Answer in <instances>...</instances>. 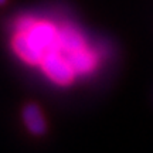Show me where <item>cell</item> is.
I'll list each match as a JSON object with an SVG mask.
<instances>
[{"label": "cell", "instance_id": "cell-8", "mask_svg": "<svg viewBox=\"0 0 153 153\" xmlns=\"http://www.w3.org/2000/svg\"><path fill=\"white\" fill-rule=\"evenodd\" d=\"M6 1H7V0H0V6H3L6 3Z\"/></svg>", "mask_w": 153, "mask_h": 153}, {"label": "cell", "instance_id": "cell-3", "mask_svg": "<svg viewBox=\"0 0 153 153\" xmlns=\"http://www.w3.org/2000/svg\"><path fill=\"white\" fill-rule=\"evenodd\" d=\"M65 58L68 60L70 65L72 67L75 75L76 74H88V72L94 71V68L98 64L97 54L87 47L68 53V54H65Z\"/></svg>", "mask_w": 153, "mask_h": 153}, {"label": "cell", "instance_id": "cell-5", "mask_svg": "<svg viewBox=\"0 0 153 153\" xmlns=\"http://www.w3.org/2000/svg\"><path fill=\"white\" fill-rule=\"evenodd\" d=\"M58 45L60 51L65 55L68 53L87 47V43L82 34L72 26H62L58 28Z\"/></svg>", "mask_w": 153, "mask_h": 153}, {"label": "cell", "instance_id": "cell-6", "mask_svg": "<svg viewBox=\"0 0 153 153\" xmlns=\"http://www.w3.org/2000/svg\"><path fill=\"white\" fill-rule=\"evenodd\" d=\"M23 120L27 126L30 133L33 135H43L47 129V123L44 119V115L41 109L36 104H28L23 109Z\"/></svg>", "mask_w": 153, "mask_h": 153}, {"label": "cell", "instance_id": "cell-4", "mask_svg": "<svg viewBox=\"0 0 153 153\" xmlns=\"http://www.w3.org/2000/svg\"><path fill=\"white\" fill-rule=\"evenodd\" d=\"M13 48H14V53L27 64H40L44 55L43 51L38 50L28 40L26 33H16V36L13 37Z\"/></svg>", "mask_w": 153, "mask_h": 153}, {"label": "cell", "instance_id": "cell-7", "mask_svg": "<svg viewBox=\"0 0 153 153\" xmlns=\"http://www.w3.org/2000/svg\"><path fill=\"white\" fill-rule=\"evenodd\" d=\"M37 22L33 17H20L16 22V31L17 33H26L28 28H31L34 23Z\"/></svg>", "mask_w": 153, "mask_h": 153}, {"label": "cell", "instance_id": "cell-2", "mask_svg": "<svg viewBox=\"0 0 153 153\" xmlns=\"http://www.w3.org/2000/svg\"><path fill=\"white\" fill-rule=\"evenodd\" d=\"M26 36L28 40L41 50L43 53L47 51H60V45H58V27H55L53 23L48 22H36L26 31Z\"/></svg>", "mask_w": 153, "mask_h": 153}, {"label": "cell", "instance_id": "cell-1", "mask_svg": "<svg viewBox=\"0 0 153 153\" xmlns=\"http://www.w3.org/2000/svg\"><path fill=\"white\" fill-rule=\"evenodd\" d=\"M40 65L45 72V75L55 84L68 85L75 78V72L65 58V55L57 50L44 53L43 58L40 61Z\"/></svg>", "mask_w": 153, "mask_h": 153}]
</instances>
